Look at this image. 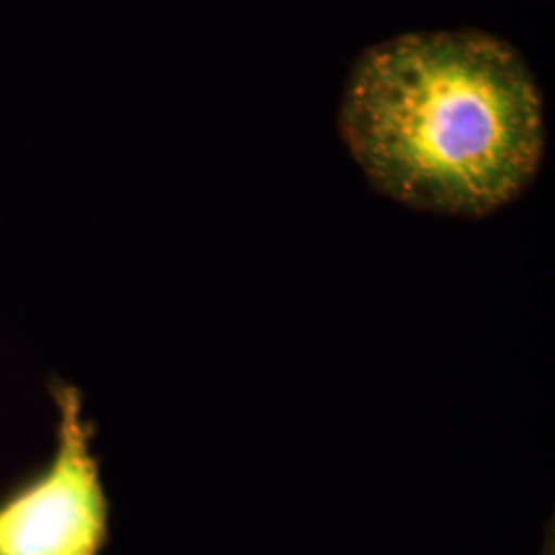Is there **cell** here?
<instances>
[{"label": "cell", "instance_id": "obj_1", "mask_svg": "<svg viewBox=\"0 0 555 555\" xmlns=\"http://www.w3.org/2000/svg\"><path fill=\"white\" fill-rule=\"evenodd\" d=\"M339 134L380 194L474 219L518 198L545 151L527 62L474 29L405 34L364 50L344 85Z\"/></svg>", "mask_w": 555, "mask_h": 555}, {"label": "cell", "instance_id": "obj_2", "mask_svg": "<svg viewBox=\"0 0 555 555\" xmlns=\"http://www.w3.org/2000/svg\"><path fill=\"white\" fill-rule=\"evenodd\" d=\"M54 397L59 453L43 476L0 506V555H98L107 535V502L79 391L54 385Z\"/></svg>", "mask_w": 555, "mask_h": 555}]
</instances>
